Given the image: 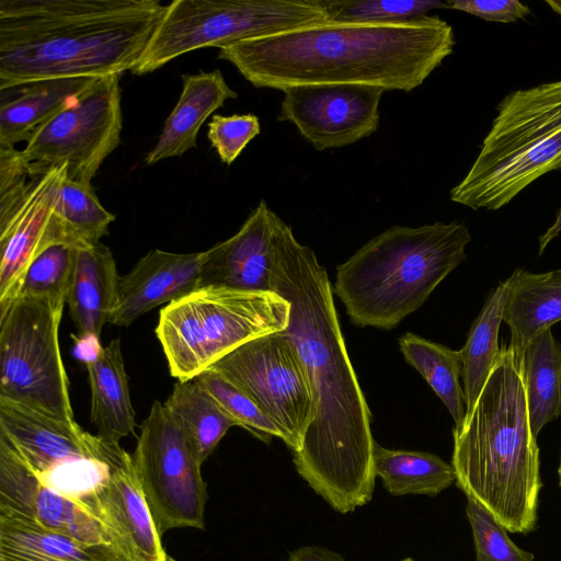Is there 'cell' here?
Segmentation results:
<instances>
[{
	"label": "cell",
	"instance_id": "8d00e7d4",
	"mask_svg": "<svg viewBox=\"0 0 561 561\" xmlns=\"http://www.w3.org/2000/svg\"><path fill=\"white\" fill-rule=\"evenodd\" d=\"M446 8L463 11L486 21L515 22L529 13L518 0H449Z\"/></svg>",
	"mask_w": 561,
	"mask_h": 561
},
{
	"label": "cell",
	"instance_id": "cb8c5ba5",
	"mask_svg": "<svg viewBox=\"0 0 561 561\" xmlns=\"http://www.w3.org/2000/svg\"><path fill=\"white\" fill-rule=\"evenodd\" d=\"M503 321L511 346L522 355L542 331L561 320V270L535 274L523 268L512 275Z\"/></svg>",
	"mask_w": 561,
	"mask_h": 561
},
{
	"label": "cell",
	"instance_id": "1f68e13d",
	"mask_svg": "<svg viewBox=\"0 0 561 561\" xmlns=\"http://www.w3.org/2000/svg\"><path fill=\"white\" fill-rule=\"evenodd\" d=\"M78 247L54 236L48 226L43 243L28 264L14 298L48 297L66 301Z\"/></svg>",
	"mask_w": 561,
	"mask_h": 561
},
{
	"label": "cell",
	"instance_id": "d4e9b609",
	"mask_svg": "<svg viewBox=\"0 0 561 561\" xmlns=\"http://www.w3.org/2000/svg\"><path fill=\"white\" fill-rule=\"evenodd\" d=\"M0 561H119L111 549L82 543L0 514Z\"/></svg>",
	"mask_w": 561,
	"mask_h": 561
},
{
	"label": "cell",
	"instance_id": "7c38bea8",
	"mask_svg": "<svg viewBox=\"0 0 561 561\" xmlns=\"http://www.w3.org/2000/svg\"><path fill=\"white\" fill-rule=\"evenodd\" d=\"M134 467L159 535L205 528L207 485L188 440L154 400L131 454Z\"/></svg>",
	"mask_w": 561,
	"mask_h": 561
},
{
	"label": "cell",
	"instance_id": "9a60e30c",
	"mask_svg": "<svg viewBox=\"0 0 561 561\" xmlns=\"http://www.w3.org/2000/svg\"><path fill=\"white\" fill-rule=\"evenodd\" d=\"M119 561H170L139 483L131 454L119 447L106 480L81 500Z\"/></svg>",
	"mask_w": 561,
	"mask_h": 561
},
{
	"label": "cell",
	"instance_id": "83f0119b",
	"mask_svg": "<svg viewBox=\"0 0 561 561\" xmlns=\"http://www.w3.org/2000/svg\"><path fill=\"white\" fill-rule=\"evenodd\" d=\"M376 476L394 496L424 494L436 496L456 482L451 463L423 451L374 447Z\"/></svg>",
	"mask_w": 561,
	"mask_h": 561
},
{
	"label": "cell",
	"instance_id": "4316f807",
	"mask_svg": "<svg viewBox=\"0 0 561 561\" xmlns=\"http://www.w3.org/2000/svg\"><path fill=\"white\" fill-rule=\"evenodd\" d=\"M511 284L512 276L490 293L460 350L467 411L476 403L499 357V332Z\"/></svg>",
	"mask_w": 561,
	"mask_h": 561
},
{
	"label": "cell",
	"instance_id": "6da1fadb",
	"mask_svg": "<svg viewBox=\"0 0 561 561\" xmlns=\"http://www.w3.org/2000/svg\"><path fill=\"white\" fill-rule=\"evenodd\" d=\"M273 284L290 304L285 331L306 367L314 403L294 465L333 510L353 512L371 500L375 489L371 413L348 357L328 273L286 222Z\"/></svg>",
	"mask_w": 561,
	"mask_h": 561
},
{
	"label": "cell",
	"instance_id": "52a82bcc",
	"mask_svg": "<svg viewBox=\"0 0 561 561\" xmlns=\"http://www.w3.org/2000/svg\"><path fill=\"white\" fill-rule=\"evenodd\" d=\"M290 304L273 291L201 287L168 304L157 337L171 376L191 380L240 345L284 331Z\"/></svg>",
	"mask_w": 561,
	"mask_h": 561
},
{
	"label": "cell",
	"instance_id": "277c9868",
	"mask_svg": "<svg viewBox=\"0 0 561 561\" xmlns=\"http://www.w3.org/2000/svg\"><path fill=\"white\" fill-rule=\"evenodd\" d=\"M453 436L457 486L508 531L531 533L542 488L539 448L529 422L520 355L513 346L501 348Z\"/></svg>",
	"mask_w": 561,
	"mask_h": 561
},
{
	"label": "cell",
	"instance_id": "5bb4252c",
	"mask_svg": "<svg viewBox=\"0 0 561 561\" xmlns=\"http://www.w3.org/2000/svg\"><path fill=\"white\" fill-rule=\"evenodd\" d=\"M279 122L296 126L316 150L357 142L377 131L385 90L367 85H297L283 91Z\"/></svg>",
	"mask_w": 561,
	"mask_h": 561
},
{
	"label": "cell",
	"instance_id": "5b68a950",
	"mask_svg": "<svg viewBox=\"0 0 561 561\" xmlns=\"http://www.w3.org/2000/svg\"><path fill=\"white\" fill-rule=\"evenodd\" d=\"M470 241L458 221L390 227L336 267L333 291L352 323L391 330L466 259Z\"/></svg>",
	"mask_w": 561,
	"mask_h": 561
},
{
	"label": "cell",
	"instance_id": "d6a6232c",
	"mask_svg": "<svg viewBox=\"0 0 561 561\" xmlns=\"http://www.w3.org/2000/svg\"><path fill=\"white\" fill-rule=\"evenodd\" d=\"M210 396L219 409L232 421L260 440L268 444L273 437L280 438L275 423L239 387L220 373L206 369L194 378Z\"/></svg>",
	"mask_w": 561,
	"mask_h": 561
},
{
	"label": "cell",
	"instance_id": "ba28073f",
	"mask_svg": "<svg viewBox=\"0 0 561 561\" xmlns=\"http://www.w3.org/2000/svg\"><path fill=\"white\" fill-rule=\"evenodd\" d=\"M328 22L322 0H174L131 73H150L186 53Z\"/></svg>",
	"mask_w": 561,
	"mask_h": 561
},
{
	"label": "cell",
	"instance_id": "7402d4cb",
	"mask_svg": "<svg viewBox=\"0 0 561 561\" xmlns=\"http://www.w3.org/2000/svg\"><path fill=\"white\" fill-rule=\"evenodd\" d=\"M119 278L113 253L105 244L78 247L66 304L81 335L98 340L115 306Z\"/></svg>",
	"mask_w": 561,
	"mask_h": 561
},
{
	"label": "cell",
	"instance_id": "ab89813d",
	"mask_svg": "<svg viewBox=\"0 0 561 561\" xmlns=\"http://www.w3.org/2000/svg\"><path fill=\"white\" fill-rule=\"evenodd\" d=\"M546 3L558 14L561 15V1L547 0Z\"/></svg>",
	"mask_w": 561,
	"mask_h": 561
},
{
	"label": "cell",
	"instance_id": "f1b7e54d",
	"mask_svg": "<svg viewBox=\"0 0 561 561\" xmlns=\"http://www.w3.org/2000/svg\"><path fill=\"white\" fill-rule=\"evenodd\" d=\"M163 405L202 465L234 426L195 379L178 380Z\"/></svg>",
	"mask_w": 561,
	"mask_h": 561
},
{
	"label": "cell",
	"instance_id": "484cf974",
	"mask_svg": "<svg viewBox=\"0 0 561 561\" xmlns=\"http://www.w3.org/2000/svg\"><path fill=\"white\" fill-rule=\"evenodd\" d=\"M529 422L537 437L561 415V344L551 328L538 334L520 355Z\"/></svg>",
	"mask_w": 561,
	"mask_h": 561
},
{
	"label": "cell",
	"instance_id": "8992f818",
	"mask_svg": "<svg viewBox=\"0 0 561 561\" xmlns=\"http://www.w3.org/2000/svg\"><path fill=\"white\" fill-rule=\"evenodd\" d=\"M561 169V79L506 95L450 199L495 210L539 176Z\"/></svg>",
	"mask_w": 561,
	"mask_h": 561
},
{
	"label": "cell",
	"instance_id": "4dcf8cb0",
	"mask_svg": "<svg viewBox=\"0 0 561 561\" xmlns=\"http://www.w3.org/2000/svg\"><path fill=\"white\" fill-rule=\"evenodd\" d=\"M115 216L100 203L91 184L62 180L51 216L61 236L78 245L94 244L108 234Z\"/></svg>",
	"mask_w": 561,
	"mask_h": 561
},
{
	"label": "cell",
	"instance_id": "4fadbf2b",
	"mask_svg": "<svg viewBox=\"0 0 561 561\" xmlns=\"http://www.w3.org/2000/svg\"><path fill=\"white\" fill-rule=\"evenodd\" d=\"M243 390L297 451L314 415L311 385L298 350L284 331L255 337L211 365Z\"/></svg>",
	"mask_w": 561,
	"mask_h": 561
},
{
	"label": "cell",
	"instance_id": "44dd1931",
	"mask_svg": "<svg viewBox=\"0 0 561 561\" xmlns=\"http://www.w3.org/2000/svg\"><path fill=\"white\" fill-rule=\"evenodd\" d=\"M182 82L179 101L165 119L157 144L145 157L147 165L196 148L197 134L204 122L227 100L238 96L218 69L183 75Z\"/></svg>",
	"mask_w": 561,
	"mask_h": 561
},
{
	"label": "cell",
	"instance_id": "60d3db41",
	"mask_svg": "<svg viewBox=\"0 0 561 561\" xmlns=\"http://www.w3.org/2000/svg\"><path fill=\"white\" fill-rule=\"evenodd\" d=\"M558 478H559V485L561 488V450H560V459H559V466H558Z\"/></svg>",
	"mask_w": 561,
	"mask_h": 561
},
{
	"label": "cell",
	"instance_id": "8fae6325",
	"mask_svg": "<svg viewBox=\"0 0 561 561\" xmlns=\"http://www.w3.org/2000/svg\"><path fill=\"white\" fill-rule=\"evenodd\" d=\"M119 77L99 78L33 133L21 150L32 174L66 163L69 180L91 184L103 161L122 141Z\"/></svg>",
	"mask_w": 561,
	"mask_h": 561
},
{
	"label": "cell",
	"instance_id": "7a4b0ae2",
	"mask_svg": "<svg viewBox=\"0 0 561 561\" xmlns=\"http://www.w3.org/2000/svg\"><path fill=\"white\" fill-rule=\"evenodd\" d=\"M453 27L436 15L397 23H319L220 49L256 88L348 84L410 92L449 56Z\"/></svg>",
	"mask_w": 561,
	"mask_h": 561
},
{
	"label": "cell",
	"instance_id": "d590c367",
	"mask_svg": "<svg viewBox=\"0 0 561 561\" xmlns=\"http://www.w3.org/2000/svg\"><path fill=\"white\" fill-rule=\"evenodd\" d=\"M260 133V121L254 114L214 115L207 137L220 160L231 164Z\"/></svg>",
	"mask_w": 561,
	"mask_h": 561
},
{
	"label": "cell",
	"instance_id": "9c48e42d",
	"mask_svg": "<svg viewBox=\"0 0 561 561\" xmlns=\"http://www.w3.org/2000/svg\"><path fill=\"white\" fill-rule=\"evenodd\" d=\"M66 301L16 297L0 307V399L75 421L58 330Z\"/></svg>",
	"mask_w": 561,
	"mask_h": 561
},
{
	"label": "cell",
	"instance_id": "30bf717a",
	"mask_svg": "<svg viewBox=\"0 0 561 561\" xmlns=\"http://www.w3.org/2000/svg\"><path fill=\"white\" fill-rule=\"evenodd\" d=\"M0 439L34 474L61 494L82 500L102 484L119 445H110L61 421L0 399Z\"/></svg>",
	"mask_w": 561,
	"mask_h": 561
},
{
	"label": "cell",
	"instance_id": "b9f144b4",
	"mask_svg": "<svg viewBox=\"0 0 561 561\" xmlns=\"http://www.w3.org/2000/svg\"><path fill=\"white\" fill-rule=\"evenodd\" d=\"M401 561H414V560L412 558H405V559H403Z\"/></svg>",
	"mask_w": 561,
	"mask_h": 561
},
{
	"label": "cell",
	"instance_id": "74e56055",
	"mask_svg": "<svg viewBox=\"0 0 561 561\" xmlns=\"http://www.w3.org/2000/svg\"><path fill=\"white\" fill-rule=\"evenodd\" d=\"M287 561H346L342 556L317 546L301 547L289 553Z\"/></svg>",
	"mask_w": 561,
	"mask_h": 561
},
{
	"label": "cell",
	"instance_id": "e0dca14e",
	"mask_svg": "<svg viewBox=\"0 0 561 561\" xmlns=\"http://www.w3.org/2000/svg\"><path fill=\"white\" fill-rule=\"evenodd\" d=\"M284 224L262 199L237 233L203 252L198 288L274 293L273 276Z\"/></svg>",
	"mask_w": 561,
	"mask_h": 561
},
{
	"label": "cell",
	"instance_id": "2e32d148",
	"mask_svg": "<svg viewBox=\"0 0 561 561\" xmlns=\"http://www.w3.org/2000/svg\"><path fill=\"white\" fill-rule=\"evenodd\" d=\"M0 514L36 524L89 546L111 549L84 503L45 485L2 439Z\"/></svg>",
	"mask_w": 561,
	"mask_h": 561
},
{
	"label": "cell",
	"instance_id": "e575fe53",
	"mask_svg": "<svg viewBox=\"0 0 561 561\" xmlns=\"http://www.w3.org/2000/svg\"><path fill=\"white\" fill-rule=\"evenodd\" d=\"M466 515L477 561H535V556L514 543L508 530L476 500L467 497Z\"/></svg>",
	"mask_w": 561,
	"mask_h": 561
},
{
	"label": "cell",
	"instance_id": "836d02e7",
	"mask_svg": "<svg viewBox=\"0 0 561 561\" xmlns=\"http://www.w3.org/2000/svg\"><path fill=\"white\" fill-rule=\"evenodd\" d=\"M330 23H397L411 21L433 9L437 0H322Z\"/></svg>",
	"mask_w": 561,
	"mask_h": 561
},
{
	"label": "cell",
	"instance_id": "3957f363",
	"mask_svg": "<svg viewBox=\"0 0 561 561\" xmlns=\"http://www.w3.org/2000/svg\"><path fill=\"white\" fill-rule=\"evenodd\" d=\"M165 8L157 0H1L0 89L133 71Z\"/></svg>",
	"mask_w": 561,
	"mask_h": 561
},
{
	"label": "cell",
	"instance_id": "ac0fdd59",
	"mask_svg": "<svg viewBox=\"0 0 561 561\" xmlns=\"http://www.w3.org/2000/svg\"><path fill=\"white\" fill-rule=\"evenodd\" d=\"M66 176V163L37 175L24 198L0 216V307L14 299L28 264L42 245Z\"/></svg>",
	"mask_w": 561,
	"mask_h": 561
},
{
	"label": "cell",
	"instance_id": "ffe728a7",
	"mask_svg": "<svg viewBox=\"0 0 561 561\" xmlns=\"http://www.w3.org/2000/svg\"><path fill=\"white\" fill-rule=\"evenodd\" d=\"M98 79H41L0 89V147L27 141L38 127L76 101Z\"/></svg>",
	"mask_w": 561,
	"mask_h": 561
},
{
	"label": "cell",
	"instance_id": "f546056e",
	"mask_svg": "<svg viewBox=\"0 0 561 561\" xmlns=\"http://www.w3.org/2000/svg\"><path fill=\"white\" fill-rule=\"evenodd\" d=\"M399 348L404 359L431 386L453 416L455 426L466 416V399L460 385L461 356L446 345L408 332L399 337Z\"/></svg>",
	"mask_w": 561,
	"mask_h": 561
},
{
	"label": "cell",
	"instance_id": "f35d334b",
	"mask_svg": "<svg viewBox=\"0 0 561 561\" xmlns=\"http://www.w3.org/2000/svg\"><path fill=\"white\" fill-rule=\"evenodd\" d=\"M561 232V207L557 213L554 222L539 238V255H541L547 245Z\"/></svg>",
	"mask_w": 561,
	"mask_h": 561
},
{
	"label": "cell",
	"instance_id": "d6986e66",
	"mask_svg": "<svg viewBox=\"0 0 561 561\" xmlns=\"http://www.w3.org/2000/svg\"><path fill=\"white\" fill-rule=\"evenodd\" d=\"M203 252L172 253L158 249L144 255L119 278L117 298L108 322L128 327L164 302H172L199 287Z\"/></svg>",
	"mask_w": 561,
	"mask_h": 561
},
{
	"label": "cell",
	"instance_id": "603a6c76",
	"mask_svg": "<svg viewBox=\"0 0 561 561\" xmlns=\"http://www.w3.org/2000/svg\"><path fill=\"white\" fill-rule=\"evenodd\" d=\"M87 369L96 435L110 445H119L123 437L135 433L136 426L119 339L101 347L87 362Z\"/></svg>",
	"mask_w": 561,
	"mask_h": 561
}]
</instances>
